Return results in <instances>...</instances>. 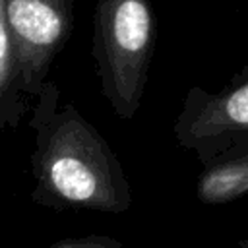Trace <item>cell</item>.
Masks as SVG:
<instances>
[{"label":"cell","instance_id":"3957f363","mask_svg":"<svg viewBox=\"0 0 248 248\" xmlns=\"http://www.w3.org/2000/svg\"><path fill=\"white\" fill-rule=\"evenodd\" d=\"M172 130L180 147L207 165L248 141V66L217 93L192 87Z\"/></svg>","mask_w":248,"mask_h":248},{"label":"cell","instance_id":"277c9868","mask_svg":"<svg viewBox=\"0 0 248 248\" xmlns=\"http://www.w3.org/2000/svg\"><path fill=\"white\" fill-rule=\"evenodd\" d=\"M25 93L35 101L74 29V0H2Z\"/></svg>","mask_w":248,"mask_h":248},{"label":"cell","instance_id":"7a4b0ae2","mask_svg":"<svg viewBox=\"0 0 248 248\" xmlns=\"http://www.w3.org/2000/svg\"><path fill=\"white\" fill-rule=\"evenodd\" d=\"M153 46L151 0H97L91 54L101 93L122 120L141 107Z\"/></svg>","mask_w":248,"mask_h":248},{"label":"cell","instance_id":"8992f818","mask_svg":"<svg viewBox=\"0 0 248 248\" xmlns=\"http://www.w3.org/2000/svg\"><path fill=\"white\" fill-rule=\"evenodd\" d=\"M244 194H248V149L209 163L198 176L196 196L203 203H227Z\"/></svg>","mask_w":248,"mask_h":248},{"label":"cell","instance_id":"52a82bcc","mask_svg":"<svg viewBox=\"0 0 248 248\" xmlns=\"http://www.w3.org/2000/svg\"><path fill=\"white\" fill-rule=\"evenodd\" d=\"M48 248H124V244L107 234H87L78 238H64Z\"/></svg>","mask_w":248,"mask_h":248},{"label":"cell","instance_id":"6da1fadb","mask_svg":"<svg viewBox=\"0 0 248 248\" xmlns=\"http://www.w3.org/2000/svg\"><path fill=\"white\" fill-rule=\"evenodd\" d=\"M35 136L31 153V200L50 209H91L124 213L132 188L114 149L72 105L54 81L33 101L27 120Z\"/></svg>","mask_w":248,"mask_h":248},{"label":"cell","instance_id":"5b68a950","mask_svg":"<svg viewBox=\"0 0 248 248\" xmlns=\"http://www.w3.org/2000/svg\"><path fill=\"white\" fill-rule=\"evenodd\" d=\"M33 99L25 93L14 43L4 17V2L0 0V132L16 130L19 122L31 114Z\"/></svg>","mask_w":248,"mask_h":248}]
</instances>
